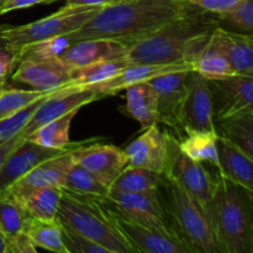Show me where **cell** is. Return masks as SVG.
I'll return each mask as SVG.
<instances>
[{
    "mask_svg": "<svg viewBox=\"0 0 253 253\" xmlns=\"http://www.w3.org/2000/svg\"><path fill=\"white\" fill-rule=\"evenodd\" d=\"M59 224L62 226V241L68 253H109L105 247L91 241L81 232L62 222Z\"/></svg>",
    "mask_w": 253,
    "mask_h": 253,
    "instance_id": "38",
    "label": "cell"
},
{
    "mask_svg": "<svg viewBox=\"0 0 253 253\" xmlns=\"http://www.w3.org/2000/svg\"><path fill=\"white\" fill-rule=\"evenodd\" d=\"M21 140H24V138H21V136L17 135L15 136V137L10 138V140L5 141V142L0 143V167H1V165L4 163L5 158L7 157V155L14 150L15 146H16Z\"/></svg>",
    "mask_w": 253,
    "mask_h": 253,
    "instance_id": "44",
    "label": "cell"
},
{
    "mask_svg": "<svg viewBox=\"0 0 253 253\" xmlns=\"http://www.w3.org/2000/svg\"><path fill=\"white\" fill-rule=\"evenodd\" d=\"M125 90L126 114L140 124L142 131L158 125V98L150 81L133 84Z\"/></svg>",
    "mask_w": 253,
    "mask_h": 253,
    "instance_id": "23",
    "label": "cell"
},
{
    "mask_svg": "<svg viewBox=\"0 0 253 253\" xmlns=\"http://www.w3.org/2000/svg\"><path fill=\"white\" fill-rule=\"evenodd\" d=\"M162 174L127 165L110 183V189L124 193H146L157 190Z\"/></svg>",
    "mask_w": 253,
    "mask_h": 253,
    "instance_id": "29",
    "label": "cell"
},
{
    "mask_svg": "<svg viewBox=\"0 0 253 253\" xmlns=\"http://www.w3.org/2000/svg\"><path fill=\"white\" fill-rule=\"evenodd\" d=\"M101 199L132 219L158 225V226H170L157 190L146 193H124L109 190L108 194Z\"/></svg>",
    "mask_w": 253,
    "mask_h": 253,
    "instance_id": "15",
    "label": "cell"
},
{
    "mask_svg": "<svg viewBox=\"0 0 253 253\" xmlns=\"http://www.w3.org/2000/svg\"><path fill=\"white\" fill-rule=\"evenodd\" d=\"M16 66L17 61L14 52L9 48L0 49V81H6Z\"/></svg>",
    "mask_w": 253,
    "mask_h": 253,
    "instance_id": "40",
    "label": "cell"
},
{
    "mask_svg": "<svg viewBox=\"0 0 253 253\" xmlns=\"http://www.w3.org/2000/svg\"><path fill=\"white\" fill-rule=\"evenodd\" d=\"M130 62L126 56L119 58L105 59L95 63L86 64L83 67H77L71 69V83L79 86H93L99 83L113 78L120 73Z\"/></svg>",
    "mask_w": 253,
    "mask_h": 253,
    "instance_id": "28",
    "label": "cell"
},
{
    "mask_svg": "<svg viewBox=\"0 0 253 253\" xmlns=\"http://www.w3.org/2000/svg\"><path fill=\"white\" fill-rule=\"evenodd\" d=\"M56 1H59V0H7L0 9V16L7 14V12L15 11V10L27 9V7L39 4H52Z\"/></svg>",
    "mask_w": 253,
    "mask_h": 253,
    "instance_id": "42",
    "label": "cell"
},
{
    "mask_svg": "<svg viewBox=\"0 0 253 253\" xmlns=\"http://www.w3.org/2000/svg\"><path fill=\"white\" fill-rule=\"evenodd\" d=\"M0 82H1V81H0Z\"/></svg>",
    "mask_w": 253,
    "mask_h": 253,
    "instance_id": "50",
    "label": "cell"
},
{
    "mask_svg": "<svg viewBox=\"0 0 253 253\" xmlns=\"http://www.w3.org/2000/svg\"><path fill=\"white\" fill-rule=\"evenodd\" d=\"M210 43L219 49L240 76L253 77V37L216 26Z\"/></svg>",
    "mask_w": 253,
    "mask_h": 253,
    "instance_id": "20",
    "label": "cell"
},
{
    "mask_svg": "<svg viewBox=\"0 0 253 253\" xmlns=\"http://www.w3.org/2000/svg\"><path fill=\"white\" fill-rule=\"evenodd\" d=\"M157 193L169 225L194 253H222L209 217L179 183L162 174Z\"/></svg>",
    "mask_w": 253,
    "mask_h": 253,
    "instance_id": "4",
    "label": "cell"
},
{
    "mask_svg": "<svg viewBox=\"0 0 253 253\" xmlns=\"http://www.w3.org/2000/svg\"><path fill=\"white\" fill-rule=\"evenodd\" d=\"M68 150H52L37 145L29 138L21 140L7 155L0 167V194L6 192L15 182H17L40 163Z\"/></svg>",
    "mask_w": 253,
    "mask_h": 253,
    "instance_id": "14",
    "label": "cell"
},
{
    "mask_svg": "<svg viewBox=\"0 0 253 253\" xmlns=\"http://www.w3.org/2000/svg\"><path fill=\"white\" fill-rule=\"evenodd\" d=\"M9 86H10V85L6 83V81H1V82H0V95H1L2 91H4L5 89L9 88Z\"/></svg>",
    "mask_w": 253,
    "mask_h": 253,
    "instance_id": "47",
    "label": "cell"
},
{
    "mask_svg": "<svg viewBox=\"0 0 253 253\" xmlns=\"http://www.w3.org/2000/svg\"><path fill=\"white\" fill-rule=\"evenodd\" d=\"M72 46L68 35L51 37L21 47L16 52V61L25 57H47V58H61L62 54Z\"/></svg>",
    "mask_w": 253,
    "mask_h": 253,
    "instance_id": "35",
    "label": "cell"
},
{
    "mask_svg": "<svg viewBox=\"0 0 253 253\" xmlns=\"http://www.w3.org/2000/svg\"><path fill=\"white\" fill-rule=\"evenodd\" d=\"M192 71L199 73L205 79H221L237 74L226 57L210 43V40L193 61Z\"/></svg>",
    "mask_w": 253,
    "mask_h": 253,
    "instance_id": "32",
    "label": "cell"
},
{
    "mask_svg": "<svg viewBox=\"0 0 253 253\" xmlns=\"http://www.w3.org/2000/svg\"><path fill=\"white\" fill-rule=\"evenodd\" d=\"M166 175L179 183L202 207L210 220L212 200L216 190V178H212L203 163L195 162L180 152L178 138H174L172 135H169V160Z\"/></svg>",
    "mask_w": 253,
    "mask_h": 253,
    "instance_id": "8",
    "label": "cell"
},
{
    "mask_svg": "<svg viewBox=\"0 0 253 253\" xmlns=\"http://www.w3.org/2000/svg\"><path fill=\"white\" fill-rule=\"evenodd\" d=\"M4 31V30H2ZM0 31V49L2 48H9V41H7V39L5 37L4 32Z\"/></svg>",
    "mask_w": 253,
    "mask_h": 253,
    "instance_id": "46",
    "label": "cell"
},
{
    "mask_svg": "<svg viewBox=\"0 0 253 253\" xmlns=\"http://www.w3.org/2000/svg\"><path fill=\"white\" fill-rule=\"evenodd\" d=\"M10 25H0V31H2V30H5L6 27H9Z\"/></svg>",
    "mask_w": 253,
    "mask_h": 253,
    "instance_id": "48",
    "label": "cell"
},
{
    "mask_svg": "<svg viewBox=\"0 0 253 253\" xmlns=\"http://www.w3.org/2000/svg\"><path fill=\"white\" fill-rule=\"evenodd\" d=\"M62 189L78 195L103 198L108 194L110 185L93 172L73 162L67 172Z\"/></svg>",
    "mask_w": 253,
    "mask_h": 253,
    "instance_id": "30",
    "label": "cell"
},
{
    "mask_svg": "<svg viewBox=\"0 0 253 253\" xmlns=\"http://www.w3.org/2000/svg\"><path fill=\"white\" fill-rule=\"evenodd\" d=\"M130 166L166 174L169 160V133L163 132L158 125L143 130L124 150Z\"/></svg>",
    "mask_w": 253,
    "mask_h": 253,
    "instance_id": "13",
    "label": "cell"
},
{
    "mask_svg": "<svg viewBox=\"0 0 253 253\" xmlns=\"http://www.w3.org/2000/svg\"><path fill=\"white\" fill-rule=\"evenodd\" d=\"M216 131H189L178 140V147L190 160L219 168Z\"/></svg>",
    "mask_w": 253,
    "mask_h": 253,
    "instance_id": "27",
    "label": "cell"
},
{
    "mask_svg": "<svg viewBox=\"0 0 253 253\" xmlns=\"http://www.w3.org/2000/svg\"><path fill=\"white\" fill-rule=\"evenodd\" d=\"M37 247L35 246L25 232L20 234L9 242L7 253H36Z\"/></svg>",
    "mask_w": 253,
    "mask_h": 253,
    "instance_id": "41",
    "label": "cell"
},
{
    "mask_svg": "<svg viewBox=\"0 0 253 253\" xmlns=\"http://www.w3.org/2000/svg\"><path fill=\"white\" fill-rule=\"evenodd\" d=\"M217 26L253 36V0H241L231 9L214 15Z\"/></svg>",
    "mask_w": 253,
    "mask_h": 253,
    "instance_id": "34",
    "label": "cell"
},
{
    "mask_svg": "<svg viewBox=\"0 0 253 253\" xmlns=\"http://www.w3.org/2000/svg\"><path fill=\"white\" fill-rule=\"evenodd\" d=\"M217 174L253 192V160L226 138H217Z\"/></svg>",
    "mask_w": 253,
    "mask_h": 253,
    "instance_id": "22",
    "label": "cell"
},
{
    "mask_svg": "<svg viewBox=\"0 0 253 253\" xmlns=\"http://www.w3.org/2000/svg\"><path fill=\"white\" fill-rule=\"evenodd\" d=\"M6 1H7V0H0V9H1V6H2V5H4Z\"/></svg>",
    "mask_w": 253,
    "mask_h": 253,
    "instance_id": "49",
    "label": "cell"
},
{
    "mask_svg": "<svg viewBox=\"0 0 253 253\" xmlns=\"http://www.w3.org/2000/svg\"><path fill=\"white\" fill-rule=\"evenodd\" d=\"M7 247H9V242L6 237L0 232V253H7Z\"/></svg>",
    "mask_w": 253,
    "mask_h": 253,
    "instance_id": "45",
    "label": "cell"
},
{
    "mask_svg": "<svg viewBox=\"0 0 253 253\" xmlns=\"http://www.w3.org/2000/svg\"><path fill=\"white\" fill-rule=\"evenodd\" d=\"M99 99H103L100 94L89 86H79L73 84L62 86L40 104L32 118L19 135L21 138L29 137L36 128L48 121L61 118L73 110H79Z\"/></svg>",
    "mask_w": 253,
    "mask_h": 253,
    "instance_id": "9",
    "label": "cell"
},
{
    "mask_svg": "<svg viewBox=\"0 0 253 253\" xmlns=\"http://www.w3.org/2000/svg\"><path fill=\"white\" fill-rule=\"evenodd\" d=\"M100 6L66 4L58 11L43 19L21 26H9L2 32L9 41V49L16 53L26 44L72 34L100 11Z\"/></svg>",
    "mask_w": 253,
    "mask_h": 253,
    "instance_id": "7",
    "label": "cell"
},
{
    "mask_svg": "<svg viewBox=\"0 0 253 253\" xmlns=\"http://www.w3.org/2000/svg\"><path fill=\"white\" fill-rule=\"evenodd\" d=\"M94 199L133 253H194L170 226H158L132 219L101 198Z\"/></svg>",
    "mask_w": 253,
    "mask_h": 253,
    "instance_id": "6",
    "label": "cell"
},
{
    "mask_svg": "<svg viewBox=\"0 0 253 253\" xmlns=\"http://www.w3.org/2000/svg\"><path fill=\"white\" fill-rule=\"evenodd\" d=\"M180 131H215L211 93L208 79L190 71L179 111Z\"/></svg>",
    "mask_w": 253,
    "mask_h": 253,
    "instance_id": "10",
    "label": "cell"
},
{
    "mask_svg": "<svg viewBox=\"0 0 253 253\" xmlns=\"http://www.w3.org/2000/svg\"><path fill=\"white\" fill-rule=\"evenodd\" d=\"M211 93L214 120L253 109V77L236 76L208 79Z\"/></svg>",
    "mask_w": 253,
    "mask_h": 253,
    "instance_id": "12",
    "label": "cell"
},
{
    "mask_svg": "<svg viewBox=\"0 0 253 253\" xmlns=\"http://www.w3.org/2000/svg\"><path fill=\"white\" fill-rule=\"evenodd\" d=\"M63 189L59 187H40L14 195L31 217L54 220L58 211Z\"/></svg>",
    "mask_w": 253,
    "mask_h": 253,
    "instance_id": "25",
    "label": "cell"
},
{
    "mask_svg": "<svg viewBox=\"0 0 253 253\" xmlns=\"http://www.w3.org/2000/svg\"><path fill=\"white\" fill-rule=\"evenodd\" d=\"M190 71H178L151 79L158 98V120L173 130L180 131L179 111L187 91Z\"/></svg>",
    "mask_w": 253,
    "mask_h": 253,
    "instance_id": "17",
    "label": "cell"
},
{
    "mask_svg": "<svg viewBox=\"0 0 253 253\" xmlns=\"http://www.w3.org/2000/svg\"><path fill=\"white\" fill-rule=\"evenodd\" d=\"M214 123L219 137L226 138L253 158V109L214 120Z\"/></svg>",
    "mask_w": 253,
    "mask_h": 253,
    "instance_id": "24",
    "label": "cell"
},
{
    "mask_svg": "<svg viewBox=\"0 0 253 253\" xmlns=\"http://www.w3.org/2000/svg\"><path fill=\"white\" fill-rule=\"evenodd\" d=\"M11 78L39 91H48L71 83V68L61 58L25 57L17 62Z\"/></svg>",
    "mask_w": 253,
    "mask_h": 253,
    "instance_id": "11",
    "label": "cell"
},
{
    "mask_svg": "<svg viewBox=\"0 0 253 253\" xmlns=\"http://www.w3.org/2000/svg\"><path fill=\"white\" fill-rule=\"evenodd\" d=\"M73 150V148H72ZM72 150L66 151L58 156L49 158L32 168L29 173L15 182L5 193L17 195L26 190L40 187H59L62 188L67 172L73 165Z\"/></svg>",
    "mask_w": 253,
    "mask_h": 253,
    "instance_id": "19",
    "label": "cell"
},
{
    "mask_svg": "<svg viewBox=\"0 0 253 253\" xmlns=\"http://www.w3.org/2000/svg\"><path fill=\"white\" fill-rule=\"evenodd\" d=\"M58 89H56V90H58ZM56 90H52L49 91V93L44 94L43 96H41V98L37 99V100L32 101L29 105L24 106L22 109L17 110L16 113L11 114V115H9L7 118L0 120V143L5 142V141L10 140V138L19 135V133L21 132L22 128L25 127V125L29 123L30 119L32 118V115H34V113L36 111V109L39 108L40 104H41L47 96L53 94Z\"/></svg>",
    "mask_w": 253,
    "mask_h": 253,
    "instance_id": "36",
    "label": "cell"
},
{
    "mask_svg": "<svg viewBox=\"0 0 253 253\" xmlns=\"http://www.w3.org/2000/svg\"><path fill=\"white\" fill-rule=\"evenodd\" d=\"M180 1L185 2L189 6L203 10L205 12L216 15L231 9L241 0H180Z\"/></svg>",
    "mask_w": 253,
    "mask_h": 253,
    "instance_id": "39",
    "label": "cell"
},
{
    "mask_svg": "<svg viewBox=\"0 0 253 253\" xmlns=\"http://www.w3.org/2000/svg\"><path fill=\"white\" fill-rule=\"evenodd\" d=\"M56 220L105 247L109 253H133L93 197L63 190Z\"/></svg>",
    "mask_w": 253,
    "mask_h": 253,
    "instance_id": "5",
    "label": "cell"
},
{
    "mask_svg": "<svg viewBox=\"0 0 253 253\" xmlns=\"http://www.w3.org/2000/svg\"><path fill=\"white\" fill-rule=\"evenodd\" d=\"M178 71H192V67L188 63H168V64H152V63H130L120 73L113 78L99 83L96 85L89 86L98 91L101 98L115 95L119 91L125 90L127 86L133 84L148 82L156 77Z\"/></svg>",
    "mask_w": 253,
    "mask_h": 253,
    "instance_id": "18",
    "label": "cell"
},
{
    "mask_svg": "<svg viewBox=\"0 0 253 253\" xmlns=\"http://www.w3.org/2000/svg\"><path fill=\"white\" fill-rule=\"evenodd\" d=\"M195 9L180 0H125L101 7L83 26L69 34L68 39L72 44L90 39L132 44Z\"/></svg>",
    "mask_w": 253,
    "mask_h": 253,
    "instance_id": "1",
    "label": "cell"
},
{
    "mask_svg": "<svg viewBox=\"0 0 253 253\" xmlns=\"http://www.w3.org/2000/svg\"><path fill=\"white\" fill-rule=\"evenodd\" d=\"M79 110H73L66 115L57 118L54 120L48 121L44 125L40 126L29 136V140L43 147L52 148V150H68L76 148L83 145L84 142H71L69 138V130L73 119L76 118ZM86 142V141H85Z\"/></svg>",
    "mask_w": 253,
    "mask_h": 253,
    "instance_id": "26",
    "label": "cell"
},
{
    "mask_svg": "<svg viewBox=\"0 0 253 253\" xmlns=\"http://www.w3.org/2000/svg\"><path fill=\"white\" fill-rule=\"evenodd\" d=\"M252 193L216 175L210 221L222 253L253 252Z\"/></svg>",
    "mask_w": 253,
    "mask_h": 253,
    "instance_id": "3",
    "label": "cell"
},
{
    "mask_svg": "<svg viewBox=\"0 0 253 253\" xmlns=\"http://www.w3.org/2000/svg\"><path fill=\"white\" fill-rule=\"evenodd\" d=\"M131 44L109 39H90L76 42L61 56L69 68H77L105 59L126 56Z\"/></svg>",
    "mask_w": 253,
    "mask_h": 253,
    "instance_id": "21",
    "label": "cell"
},
{
    "mask_svg": "<svg viewBox=\"0 0 253 253\" xmlns=\"http://www.w3.org/2000/svg\"><path fill=\"white\" fill-rule=\"evenodd\" d=\"M216 26L214 14L195 9L131 44L126 58L130 63L184 62L192 67L193 61L207 46Z\"/></svg>",
    "mask_w": 253,
    "mask_h": 253,
    "instance_id": "2",
    "label": "cell"
},
{
    "mask_svg": "<svg viewBox=\"0 0 253 253\" xmlns=\"http://www.w3.org/2000/svg\"><path fill=\"white\" fill-rule=\"evenodd\" d=\"M49 91L52 90L39 91L35 90V89L22 90V89H15L12 86H9L0 95V120L16 113L17 110L29 105L30 103L37 100Z\"/></svg>",
    "mask_w": 253,
    "mask_h": 253,
    "instance_id": "37",
    "label": "cell"
},
{
    "mask_svg": "<svg viewBox=\"0 0 253 253\" xmlns=\"http://www.w3.org/2000/svg\"><path fill=\"white\" fill-rule=\"evenodd\" d=\"M30 215L17 200L7 193L0 194V232L7 242L25 231Z\"/></svg>",
    "mask_w": 253,
    "mask_h": 253,
    "instance_id": "33",
    "label": "cell"
},
{
    "mask_svg": "<svg viewBox=\"0 0 253 253\" xmlns=\"http://www.w3.org/2000/svg\"><path fill=\"white\" fill-rule=\"evenodd\" d=\"M69 5H84V6H109V5L118 4L125 0H64Z\"/></svg>",
    "mask_w": 253,
    "mask_h": 253,
    "instance_id": "43",
    "label": "cell"
},
{
    "mask_svg": "<svg viewBox=\"0 0 253 253\" xmlns=\"http://www.w3.org/2000/svg\"><path fill=\"white\" fill-rule=\"evenodd\" d=\"M73 162L90 170L100 177L104 182L110 183L116 175L128 165L124 150L111 145L94 143L89 146H79L72 150Z\"/></svg>",
    "mask_w": 253,
    "mask_h": 253,
    "instance_id": "16",
    "label": "cell"
},
{
    "mask_svg": "<svg viewBox=\"0 0 253 253\" xmlns=\"http://www.w3.org/2000/svg\"><path fill=\"white\" fill-rule=\"evenodd\" d=\"M24 232L37 249L54 253H68L62 241V226L56 219L42 220L30 217Z\"/></svg>",
    "mask_w": 253,
    "mask_h": 253,
    "instance_id": "31",
    "label": "cell"
}]
</instances>
